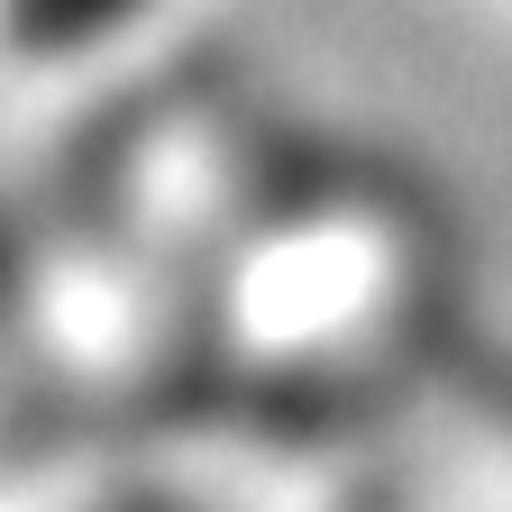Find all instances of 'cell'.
<instances>
[{"instance_id": "cell-1", "label": "cell", "mask_w": 512, "mask_h": 512, "mask_svg": "<svg viewBox=\"0 0 512 512\" xmlns=\"http://www.w3.org/2000/svg\"><path fill=\"white\" fill-rule=\"evenodd\" d=\"M147 19H156V0H0V46L28 64H74V55L119 46Z\"/></svg>"}, {"instance_id": "cell-2", "label": "cell", "mask_w": 512, "mask_h": 512, "mask_svg": "<svg viewBox=\"0 0 512 512\" xmlns=\"http://www.w3.org/2000/svg\"><path fill=\"white\" fill-rule=\"evenodd\" d=\"M28 284H37V247H28V229H19V211L0 202V330L19 320V302H28Z\"/></svg>"}]
</instances>
